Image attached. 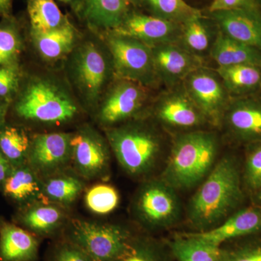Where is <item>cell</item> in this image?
<instances>
[{"mask_svg": "<svg viewBox=\"0 0 261 261\" xmlns=\"http://www.w3.org/2000/svg\"><path fill=\"white\" fill-rule=\"evenodd\" d=\"M189 202L187 220L192 232L217 227L233 214L243 202L242 170L235 156L218 160L212 171Z\"/></svg>", "mask_w": 261, "mask_h": 261, "instance_id": "6da1fadb", "label": "cell"}, {"mask_svg": "<svg viewBox=\"0 0 261 261\" xmlns=\"http://www.w3.org/2000/svg\"><path fill=\"white\" fill-rule=\"evenodd\" d=\"M219 136L213 130L198 129L178 133L173 138L160 178L177 192L199 186L218 161Z\"/></svg>", "mask_w": 261, "mask_h": 261, "instance_id": "7a4b0ae2", "label": "cell"}, {"mask_svg": "<svg viewBox=\"0 0 261 261\" xmlns=\"http://www.w3.org/2000/svg\"><path fill=\"white\" fill-rule=\"evenodd\" d=\"M106 136L120 166L132 177H148L163 160L162 135L139 118L106 128Z\"/></svg>", "mask_w": 261, "mask_h": 261, "instance_id": "3957f363", "label": "cell"}, {"mask_svg": "<svg viewBox=\"0 0 261 261\" xmlns=\"http://www.w3.org/2000/svg\"><path fill=\"white\" fill-rule=\"evenodd\" d=\"M11 106L19 118L38 124L59 126L73 121L80 114L69 91L44 76L23 80Z\"/></svg>", "mask_w": 261, "mask_h": 261, "instance_id": "277c9868", "label": "cell"}, {"mask_svg": "<svg viewBox=\"0 0 261 261\" xmlns=\"http://www.w3.org/2000/svg\"><path fill=\"white\" fill-rule=\"evenodd\" d=\"M137 233L124 225L71 219L61 238L78 247L92 261H115Z\"/></svg>", "mask_w": 261, "mask_h": 261, "instance_id": "5b68a950", "label": "cell"}, {"mask_svg": "<svg viewBox=\"0 0 261 261\" xmlns=\"http://www.w3.org/2000/svg\"><path fill=\"white\" fill-rule=\"evenodd\" d=\"M177 192L160 177L141 185L134 197L132 212L142 232L153 235L178 224L182 206Z\"/></svg>", "mask_w": 261, "mask_h": 261, "instance_id": "8992f818", "label": "cell"}, {"mask_svg": "<svg viewBox=\"0 0 261 261\" xmlns=\"http://www.w3.org/2000/svg\"><path fill=\"white\" fill-rule=\"evenodd\" d=\"M70 74L82 100L89 108L97 107L114 73L110 53L93 41L75 48Z\"/></svg>", "mask_w": 261, "mask_h": 261, "instance_id": "52a82bcc", "label": "cell"}, {"mask_svg": "<svg viewBox=\"0 0 261 261\" xmlns=\"http://www.w3.org/2000/svg\"><path fill=\"white\" fill-rule=\"evenodd\" d=\"M105 43L117 78L132 81L147 88L159 80L154 68L152 47L134 38L112 32H104Z\"/></svg>", "mask_w": 261, "mask_h": 261, "instance_id": "ba28073f", "label": "cell"}, {"mask_svg": "<svg viewBox=\"0 0 261 261\" xmlns=\"http://www.w3.org/2000/svg\"><path fill=\"white\" fill-rule=\"evenodd\" d=\"M148 89L137 82L117 78L98 105V123L106 129L138 118L148 101Z\"/></svg>", "mask_w": 261, "mask_h": 261, "instance_id": "9c48e42d", "label": "cell"}, {"mask_svg": "<svg viewBox=\"0 0 261 261\" xmlns=\"http://www.w3.org/2000/svg\"><path fill=\"white\" fill-rule=\"evenodd\" d=\"M71 163L84 180L105 179L111 171V147L106 138L89 126L72 134Z\"/></svg>", "mask_w": 261, "mask_h": 261, "instance_id": "30bf717a", "label": "cell"}, {"mask_svg": "<svg viewBox=\"0 0 261 261\" xmlns=\"http://www.w3.org/2000/svg\"><path fill=\"white\" fill-rule=\"evenodd\" d=\"M181 84L209 124L221 126L231 99L216 70L202 67L190 73Z\"/></svg>", "mask_w": 261, "mask_h": 261, "instance_id": "8fae6325", "label": "cell"}, {"mask_svg": "<svg viewBox=\"0 0 261 261\" xmlns=\"http://www.w3.org/2000/svg\"><path fill=\"white\" fill-rule=\"evenodd\" d=\"M152 116L161 126L177 134L202 129L209 124L182 84L159 96L152 108Z\"/></svg>", "mask_w": 261, "mask_h": 261, "instance_id": "7c38bea8", "label": "cell"}, {"mask_svg": "<svg viewBox=\"0 0 261 261\" xmlns=\"http://www.w3.org/2000/svg\"><path fill=\"white\" fill-rule=\"evenodd\" d=\"M72 134L51 132L32 137L29 166L41 178L64 171L71 163Z\"/></svg>", "mask_w": 261, "mask_h": 261, "instance_id": "4fadbf2b", "label": "cell"}, {"mask_svg": "<svg viewBox=\"0 0 261 261\" xmlns=\"http://www.w3.org/2000/svg\"><path fill=\"white\" fill-rule=\"evenodd\" d=\"M221 125L240 143L261 142V100L249 95L231 99Z\"/></svg>", "mask_w": 261, "mask_h": 261, "instance_id": "5bb4252c", "label": "cell"}, {"mask_svg": "<svg viewBox=\"0 0 261 261\" xmlns=\"http://www.w3.org/2000/svg\"><path fill=\"white\" fill-rule=\"evenodd\" d=\"M152 50L158 78L168 88L179 85L192 72L205 66L202 58L176 43L154 46Z\"/></svg>", "mask_w": 261, "mask_h": 261, "instance_id": "9a60e30c", "label": "cell"}, {"mask_svg": "<svg viewBox=\"0 0 261 261\" xmlns=\"http://www.w3.org/2000/svg\"><path fill=\"white\" fill-rule=\"evenodd\" d=\"M181 29L180 24L130 11L119 27L112 32L134 38L152 47L169 43L177 44Z\"/></svg>", "mask_w": 261, "mask_h": 261, "instance_id": "2e32d148", "label": "cell"}, {"mask_svg": "<svg viewBox=\"0 0 261 261\" xmlns=\"http://www.w3.org/2000/svg\"><path fill=\"white\" fill-rule=\"evenodd\" d=\"M65 207L47 200L22 207L18 215L19 224L40 239L61 238L68 223Z\"/></svg>", "mask_w": 261, "mask_h": 261, "instance_id": "e0dca14e", "label": "cell"}, {"mask_svg": "<svg viewBox=\"0 0 261 261\" xmlns=\"http://www.w3.org/2000/svg\"><path fill=\"white\" fill-rule=\"evenodd\" d=\"M201 241L216 247L236 239L261 233V206L235 211L217 227L204 232H189Z\"/></svg>", "mask_w": 261, "mask_h": 261, "instance_id": "ac0fdd59", "label": "cell"}, {"mask_svg": "<svg viewBox=\"0 0 261 261\" xmlns=\"http://www.w3.org/2000/svg\"><path fill=\"white\" fill-rule=\"evenodd\" d=\"M220 32L261 51V11L240 9L210 13Z\"/></svg>", "mask_w": 261, "mask_h": 261, "instance_id": "d6986e66", "label": "cell"}, {"mask_svg": "<svg viewBox=\"0 0 261 261\" xmlns=\"http://www.w3.org/2000/svg\"><path fill=\"white\" fill-rule=\"evenodd\" d=\"M40 240L25 228L0 219V261H37Z\"/></svg>", "mask_w": 261, "mask_h": 261, "instance_id": "ffe728a7", "label": "cell"}, {"mask_svg": "<svg viewBox=\"0 0 261 261\" xmlns=\"http://www.w3.org/2000/svg\"><path fill=\"white\" fill-rule=\"evenodd\" d=\"M1 190L5 197L21 207L46 200L42 179L28 163L12 168Z\"/></svg>", "mask_w": 261, "mask_h": 261, "instance_id": "44dd1931", "label": "cell"}, {"mask_svg": "<svg viewBox=\"0 0 261 261\" xmlns=\"http://www.w3.org/2000/svg\"><path fill=\"white\" fill-rule=\"evenodd\" d=\"M31 37L39 56L45 61L51 62L60 61L74 50L79 35L76 29L69 22L50 32L31 33Z\"/></svg>", "mask_w": 261, "mask_h": 261, "instance_id": "7402d4cb", "label": "cell"}, {"mask_svg": "<svg viewBox=\"0 0 261 261\" xmlns=\"http://www.w3.org/2000/svg\"><path fill=\"white\" fill-rule=\"evenodd\" d=\"M129 5L125 0H84L82 13L92 29L111 32L128 14Z\"/></svg>", "mask_w": 261, "mask_h": 261, "instance_id": "603a6c76", "label": "cell"}, {"mask_svg": "<svg viewBox=\"0 0 261 261\" xmlns=\"http://www.w3.org/2000/svg\"><path fill=\"white\" fill-rule=\"evenodd\" d=\"M210 56L219 66L252 65L261 68V51L218 31Z\"/></svg>", "mask_w": 261, "mask_h": 261, "instance_id": "cb8c5ba5", "label": "cell"}, {"mask_svg": "<svg viewBox=\"0 0 261 261\" xmlns=\"http://www.w3.org/2000/svg\"><path fill=\"white\" fill-rule=\"evenodd\" d=\"M41 179L44 198L64 207L72 205L85 188L83 178L66 170Z\"/></svg>", "mask_w": 261, "mask_h": 261, "instance_id": "d4e9b609", "label": "cell"}, {"mask_svg": "<svg viewBox=\"0 0 261 261\" xmlns=\"http://www.w3.org/2000/svg\"><path fill=\"white\" fill-rule=\"evenodd\" d=\"M215 70L230 95L248 96L261 88V68L256 65L219 66Z\"/></svg>", "mask_w": 261, "mask_h": 261, "instance_id": "484cf974", "label": "cell"}, {"mask_svg": "<svg viewBox=\"0 0 261 261\" xmlns=\"http://www.w3.org/2000/svg\"><path fill=\"white\" fill-rule=\"evenodd\" d=\"M176 261H221V249L201 241L189 232L165 239Z\"/></svg>", "mask_w": 261, "mask_h": 261, "instance_id": "4316f807", "label": "cell"}, {"mask_svg": "<svg viewBox=\"0 0 261 261\" xmlns=\"http://www.w3.org/2000/svg\"><path fill=\"white\" fill-rule=\"evenodd\" d=\"M115 261H176L165 239L138 232Z\"/></svg>", "mask_w": 261, "mask_h": 261, "instance_id": "83f0119b", "label": "cell"}, {"mask_svg": "<svg viewBox=\"0 0 261 261\" xmlns=\"http://www.w3.org/2000/svg\"><path fill=\"white\" fill-rule=\"evenodd\" d=\"M217 33L215 34L203 15H197L181 24L177 44L192 54L202 58L206 53H210Z\"/></svg>", "mask_w": 261, "mask_h": 261, "instance_id": "f1b7e54d", "label": "cell"}, {"mask_svg": "<svg viewBox=\"0 0 261 261\" xmlns=\"http://www.w3.org/2000/svg\"><path fill=\"white\" fill-rule=\"evenodd\" d=\"M27 11L31 33L50 32L70 22L54 0H28Z\"/></svg>", "mask_w": 261, "mask_h": 261, "instance_id": "f546056e", "label": "cell"}, {"mask_svg": "<svg viewBox=\"0 0 261 261\" xmlns=\"http://www.w3.org/2000/svg\"><path fill=\"white\" fill-rule=\"evenodd\" d=\"M32 137L22 127L4 123L0 127V152L12 167L27 163Z\"/></svg>", "mask_w": 261, "mask_h": 261, "instance_id": "4dcf8cb0", "label": "cell"}, {"mask_svg": "<svg viewBox=\"0 0 261 261\" xmlns=\"http://www.w3.org/2000/svg\"><path fill=\"white\" fill-rule=\"evenodd\" d=\"M24 47L18 20L11 15L0 21V65L20 61Z\"/></svg>", "mask_w": 261, "mask_h": 261, "instance_id": "1f68e13d", "label": "cell"}, {"mask_svg": "<svg viewBox=\"0 0 261 261\" xmlns=\"http://www.w3.org/2000/svg\"><path fill=\"white\" fill-rule=\"evenodd\" d=\"M220 249L221 261H261V233L226 242Z\"/></svg>", "mask_w": 261, "mask_h": 261, "instance_id": "d6a6232c", "label": "cell"}, {"mask_svg": "<svg viewBox=\"0 0 261 261\" xmlns=\"http://www.w3.org/2000/svg\"><path fill=\"white\" fill-rule=\"evenodd\" d=\"M143 3L148 5L154 16L180 25L202 14L185 0H143Z\"/></svg>", "mask_w": 261, "mask_h": 261, "instance_id": "836d02e7", "label": "cell"}, {"mask_svg": "<svg viewBox=\"0 0 261 261\" xmlns=\"http://www.w3.org/2000/svg\"><path fill=\"white\" fill-rule=\"evenodd\" d=\"M119 195L114 187L107 184H97L87 190L84 203L94 214L105 216L116 210L119 204Z\"/></svg>", "mask_w": 261, "mask_h": 261, "instance_id": "e575fe53", "label": "cell"}, {"mask_svg": "<svg viewBox=\"0 0 261 261\" xmlns=\"http://www.w3.org/2000/svg\"><path fill=\"white\" fill-rule=\"evenodd\" d=\"M248 145L242 181L243 188L252 196L261 189V142Z\"/></svg>", "mask_w": 261, "mask_h": 261, "instance_id": "d590c367", "label": "cell"}, {"mask_svg": "<svg viewBox=\"0 0 261 261\" xmlns=\"http://www.w3.org/2000/svg\"><path fill=\"white\" fill-rule=\"evenodd\" d=\"M23 80L20 61L0 65V97L12 103Z\"/></svg>", "mask_w": 261, "mask_h": 261, "instance_id": "8d00e7d4", "label": "cell"}, {"mask_svg": "<svg viewBox=\"0 0 261 261\" xmlns=\"http://www.w3.org/2000/svg\"><path fill=\"white\" fill-rule=\"evenodd\" d=\"M44 261H92L73 243L61 238L53 240L45 254Z\"/></svg>", "mask_w": 261, "mask_h": 261, "instance_id": "74e56055", "label": "cell"}, {"mask_svg": "<svg viewBox=\"0 0 261 261\" xmlns=\"http://www.w3.org/2000/svg\"><path fill=\"white\" fill-rule=\"evenodd\" d=\"M257 0H213L208 8L209 13L240 9H259Z\"/></svg>", "mask_w": 261, "mask_h": 261, "instance_id": "f35d334b", "label": "cell"}, {"mask_svg": "<svg viewBox=\"0 0 261 261\" xmlns=\"http://www.w3.org/2000/svg\"><path fill=\"white\" fill-rule=\"evenodd\" d=\"M11 164L6 158L0 152V189L4 185L5 180L8 178L12 170Z\"/></svg>", "mask_w": 261, "mask_h": 261, "instance_id": "ab89813d", "label": "cell"}, {"mask_svg": "<svg viewBox=\"0 0 261 261\" xmlns=\"http://www.w3.org/2000/svg\"><path fill=\"white\" fill-rule=\"evenodd\" d=\"M11 102L0 97V127L5 123L7 113L9 111Z\"/></svg>", "mask_w": 261, "mask_h": 261, "instance_id": "60d3db41", "label": "cell"}, {"mask_svg": "<svg viewBox=\"0 0 261 261\" xmlns=\"http://www.w3.org/2000/svg\"><path fill=\"white\" fill-rule=\"evenodd\" d=\"M13 0H0V17L9 16L11 15Z\"/></svg>", "mask_w": 261, "mask_h": 261, "instance_id": "b9f144b4", "label": "cell"}, {"mask_svg": "<svg viewBox=\"0 0 261 261\" xmlns=\"http://www.w3.org/2000/svg\"><path fill=\"white\" fill-rule=\"evenodd\" d=\"M65 4L70 5L75 12H82L84 0H59Z\"/></svg>", "mask_w": 261, "mask_h": 261, "instance_id": "7bdbcfd3", "label": "cell"}, {"mask_svg": "<svg viewBox=\"0 0 261 261\" xmlns=\"http://www.w3.org/2000/svg\"><path fill=\"white\" fill-rule=\"evenodd\" d=\"M252 197L253 198L254 202H255L254 204L261 206V189L255 195H252Z\"/></svg>", "mask_w": 261, "mask_h": 261, "instance_id": "ee69618b", "label": "cell"}, {"mask_svg": "<svg viewBox=\"0 0 261 261\" xmlns=\"http://www.w3.org/2000/svg\"><path fill=\"white\" fill-rule=\"evenodd\" d=\"M125 1L128 4L135 5V6H140L143 3V0H125Z\"/></svg>", "mask_w": 261, "mask_h": 261, "instance_id": "f6af8a7d", "label": "cell"}, {"mask_svg": "<svg viewBox=\"0 0 261 261\" xmlns=\"http://www.w3.org/2000/svg\"><path fill=\"white\" fill-rule=\"evenodd\" d=\"M257 2H258L259 4H260V2H261V0H257Z\"/></svg>", "mask_w": 261, "mask_h": 261, "instance_id": "bcb514c9", "label": "cell"}]
</instances>
